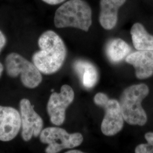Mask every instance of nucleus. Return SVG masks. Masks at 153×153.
Masks as SVG:
<instances>
[{"label": "nucleus", "mask_w": 153, "mask_h": 153, "mask_svg": "<svg viewBox=\"0 0 153 153\" xmlns=\"http://www.w3.org/2000/svg\"><path fill=\"white\" fill-rule=\"evenodd\" d=\"M21 128L20 113L13 107L0 105V141H11Z\"/></svg>", "instance_id": "obj_9"}, {"label": "nucleus", "mask_w": 153, "mask_h": 153, "mask_svg": "<svg viewBox=\"0 0 153 153\" xmlns=\"http://www.w3.org/2000/svg\"><path fill=\"white\" fill-rule=\"evenodd\" d=\"M38 45L40 50L33 55V63L45 74L57 72L62 67L67 55L62 39L53 31L48 30L40 35Z\"/></svg>", "instance_id": "obj_1"}, {"label": "nucleus", "mask_w": 153, "mask_h": 153, "mask_svg": "<svg viewBox=\"0 0 153 153\" xmlns=\"http://www.w3.org/2000/svg\"><path fill=\"white\" fill-rule=\"evenodd\" d=\"M126 0H100L99 20L104 29L109 30L115 27L117 22L118 10Z\"/></svg>", "instance_id": "obj_11"}, {"label": "nucleus", "mask_w": 153, "mask_h": 153, "mask_svg": "<svg viewBox=\"0 0 153 153\" xmlns=\"http://www.w3.org/2000/svg\"><path fill=\"white\" fill-rule=\"evenodd\" d=\"M131 48L121 39H112L107 44L105 52L109 61L113 63H118L129 55Z\"/></svg>", "instance_id": "obj_14"}, {"label": "nucleus", "mask_w": 153, "mask_h": 153, "mask_svg": "<svg viewBox=\"0 0 153 153\" xmlns=\"http://www.w3.org/2000/svg\"><path fill=\"white\" fill-rule=\"evenodd\" d=\"M149 93L148 86L143 83L132 85L123 91L119 103L124 119L128 124L143 126L146 123L148 117L141 103Z\"/></svg>", "instance_id": "obj_3"}, {"label": "nucleus", "mask_w": 153, "mask_h": 153, "mask_svg": "<svg viewBox=\"0 0 153 153\" xmlns=\"http://www.w3.org/2000/svg\"><path fill=\"white\" fill-rule=\"evenodd\" d=\"M40 140L48 145L45 149L46 153H57L64 149L78 146L82 143L83 138L79 133L70 134L61 128L48 127L42 130Z\"/></svg>", "instance_id": "obj_6"}, {"label": "nucleus", "mask_w": 153, "mask_h": 153, "mask_svg": "<svg viewBox=\"0 0 153 153\" xmlns=\"http://www.w3.org/2000/svg\"><path fill=\"white\" fill-rule=\"evenodd\" d=\"M54 23L57 28H76L88 31L92 24V10L84 0H69L55 12Z\"/></svg>", "instance_id": "obj_2"}, {"label": "nucleus", "mask_w": 153, "mask_h": 153, "mask_svg": "<svg viewBox=\"0 0 153 153\" xmlns=\"http://www.w3.org/2000/svg\"><path fill=\"white\" fill-rule=\"evenodd\" d=\"M74 93L71 86L64 85L59 93H53L47 104V112L51 123L61 126L65 119L66 109L73 102Z\"/></svg>", "instance_id": "obj_7"}, {"label": "nucleus", "mask_w": 153, "mask_h": 153, "mask_svg": "<svg viewBox=\"0 0 153 153\" xmlns=\"http://www.w3.org/2000/svg\"><path fill=\"white\" fill-rule=\"evenodd\" d=\"M95 104L105 110L104 119L102 122L101 131L107 136H114L122 129L124 117L119 102L109 99L104 93L97 94L94 99Z\"/></svg>", "instance_id": "obj_5"}, {"label": "nucleus", "mask_w": 153, "mask_h": 153, "mask_svg": "<svg viewBox=\"0 0 153 153\" xmlns=\"http://www.w3.org/2000/svg\"><path fill=\"white\" fill-rule=\"evenodd\" d=\"M45 3L49 4V5H57L60 4L61 3L64 2L65 0H42Z\"/></svg>", "instance_id": "obj_17"}, {"label": "nucleus", "mask_w": 153, "mask_h": 153, "mask_svg": "<svg viewBox=\"0 0 153 153\" xmlns=\"http://www.w3.org/2000/svg\"><path fill=\"white\" fill-rule=\"evenodd\" d=\"M126 61L133 66L138 79H145L153 74V51H138L126 56Z\"/></svg>", "instance_id": "obj_10"}, {"label": "nucleus", "mask_w": 153, "mask_h": 153, "mask_svg": "<svg viewBox=\"0 0 153 153\" xmlns=\"http://www.w3.org/2000/svg\"><path fill=\"white\" fill-rule=\"evenodd\" d=\"M145 137L148 143L138 145L135 149V153H153V133H146Z\"/></svg>", "instance_id": "obj_15"}, {"label": "nucleus", "mask_w": 153, "mask_h": 153, "mask_svg": "<svg viewBox=\"0 0 153 153\" xmlns=\"http://www.w3.org/2000/svg\"><path fill=\"white\" fill-rule=\"evenodd\" d=\"M27 99L20 102L22 137L25 141H29L33 137L40 136L43 128V121L34 109Z\"/></svg>", "instance_id": "obj_8"}, {"label": "nucleus", "mask_w": 153, "mask_h": 153, "mask_svg": "<svg viewBox=\"0 0 153 153\" xmlns=\"http://www.w3.org/2000/svg\"><path fill=\"white\" fill-rule=\"evenodd\" d=\"M5 66L7 75L12 78L20 75L22 84L26 88H36L42 81V76L38 68L18 53L13 52L7 55Z\"/></svg>", "instance_id": "obj_4"}, {"label": "nucleus", "mask_w": 153, "mask_h": 153, "mask_svg": "<svg viewBox=\"0 0 153 153\" xmlns=\"http://www.w3.org/2000/svg\"><path fill=\"white\" fill-rule=\"evenodd\" d=\"M3 71H4V66L1 62H0V76H1Z\"/></svg>", "instance_id": "obj_19"}, {"label": "nucleus", "mask_w": 153, "mask_h": 153, "mask_svg": "<svg viewBox=\"0 0 153 153\" xmlns=\"http://www.w3.org/2000/svg\"><path fill=\"white\" fill-rule=\"evenodd\" d=\"M6 43V38L5 35L0 30V52L3 49Z\"/></svg>", "instance_id": "obj_16"}, {"label": "nucleus", "mask_w": 153, "mask_h": 153, "mask_svg": "<svg viewBox=\"0 0 153 153\" xmlns=\"http://www.w3.org/2000/svg\"><path fill=\"white\" fill-rule=\"evenodd\" d=\"M73 68L85 88H91L97 84L98 72L93 64L87 61L79 60L74 62Z\"/></svg>", "instance_id": "obj_12"}, {"label": "nucleus", "mask_w": 153, "mask_h": 153, "mask_svg": "<svg viewBox=\"0 0 153 153\" xmlns=\"http://www.w3.org/2000/svg\"><path fill=\"white\" fill-rule=\"evenodd\" d=\"M66 153H83L80 150H69L65 152Z\"/></svg>", "instance_id": "obj_18"}, {"label": "nucleus", "mask_w": 153, "mask_h": 153, "mask_svg": "<svg viewBox=\"0 0 153 153\" xmlns=\"http://www.w3.org/2000/svg\"><path fill=\"white\" fill-rule=\"evenodd\" d=\"M131 34L136 49L138 51H153V36L146 31L142 24L134 23L131 27Z\"/></svg>", "instance_id": "obj_13"}]
</instances>
